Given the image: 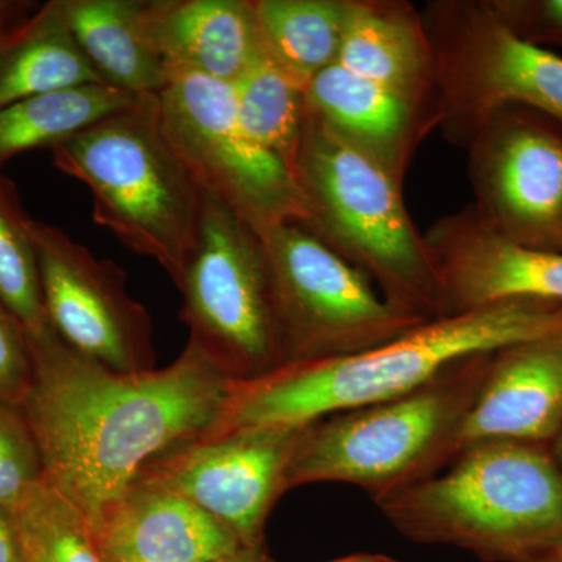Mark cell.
I'll use <instances>...</instances> for the list:
<instances>
[{
    "label": "cell",
    "mask_w": 562,
    "mask_h": 562,
    "mask_svg": "<svg viewBox=\"0 0 562 562\" xmlns=\"http://www.w3.org/2000/svg\"><path fill=\"white\" fill-rule=\"evenodd\" d=\"M29 344L33 380L20 408L38 441L46 483L90 528L151 458L205 435L232 390L190 341L171 364L144 372L88 360L54 328Z\"/></svg>",
    "instance_id": "cell-1"
},
{
    "label": "cell",
    "mask_w": 562,
    "mask_h": 562,
    "mask_svg": "<svg viewBox=\"0 0 562 562\" xmlns=\"http://www.w3.org/2000/svg\"><path fill=\"white\" fill-rule=\"evenodd\" d=\"M561 331L562 305L538 301L492 303L428 319L372 349L290 362L260 379L233 382L220 419L203 436L301 427L331 414L394 401L475 355Z\"/></svg>",
    "instance_id": "cell-2"
},
{
    "label": "cell",
    "mask_w": 562,
    "mask_h": 562,
    "mask_svg": "<svg viewBox=\"0 0 562 562\" xmlns=\"http://www.w3.org/2000/svg\"><path fill=\"white\" fill-rule=\"evenodd\" d=\"M376 505L412 541L458 547L486 562H524L562 541V472L543 443H471L447 471Z\"/></svg>",
    "instance_id": "cell-3"
},
{
    "label": "cell",
    "mask_w": 562,
    "mask_h": 562,
    "mask_svg": "<svg viewBox=\"0 0 562 562\" xmlns=\"http://www.w3.org/2000/svg\"><path fill=\"white\" fill-rule=\"evenodd\" d=\"M292 173L308 209L302 227L364 273L395 308L442 317L438 276L401 180L308 111Z\"/></svg>",
    "instance_id": "cell-4"
},
{
    "label": "cell",
    "mask_w": 562,
    "mask_h": 562,
    "mask_svg": "<svg viewBox=\"0 0 562 562\" xmlns=\"http://www.w3.org/2000/svg\"><path fill=\"white\" fill-rule=\"evenodd\" d=\"M52 162L91 192L92 217L173 283L187 265L203 192L162 128L157 95H144L50 149Z\"/></svg>",
    "instance_id": "cell-5"
},
{
    "label": "cell",
    "mask_w": 562,
    "mask_h": 562,
    "mask_svg": "<svg viewBox=\"0 0 562 562\" xmlns=\"http://www.w3.org/2000/svg\"><path fill=\"white\" fill-rule=\"evenodd\" d=\"M492 353L460 361L394 401L313 422L292 454L288 490L353 484L376 503L442 471L457 457L462 422L479 395Z\"/></svg>",
    "instance_id": "cell-6"
},
{
    "label": "cell",
    "mask_w": 562,
    "mask_h": 562,
    "mask_svg": "<svg viewBox=\"0 0 562 562\" xmlns=\"http://www.w3.org/2000/svg\"><path fill=\"white\" fill-rule=\"evenodd\" d=\"M176 286L190 342L232 382L284 364L260 235L205 192L198 238Z\"/></svg>",
    "instance_id": "cell-7"
},
{
    "label": "cell",
    "mask_w": 562,
    "mask_h": 562,
    "mask_svg": "<svg viewBox=\"0 0 562 562\" xmlns=\"http://www.w3.org/2000/svg\"><path fill=\"white\" fill-rule=\"evenodd\" d=\"M435 63L439 127L464 146L476 125L505 106L562 122V57L514 35L487 2L442 0L422 11Z\"/></svg>",
    "instance_id": "cell-8"
},
{
    "label": "cell",
    "mask_w": 562,
    "mask_h": 562,
    "mask_svg": "<svg viewBox=\"0 0 562 562\" xmlns=\"http://www.w3.org/2000/svg\"><path fill=\"white\" fill-rule=\"evenodd\" d=\"M260 238L284 364L358 353L428 321L395 308L364 273L301 224L277 225Z\"/></svg>",
    "instance_id": "cell-9"
},
{
    "label": "cell",
    "mask_w": 562,
    "mask_h": 562,
    "mask_svg": "<svg viewBox=\"0 0 562 562\" xmlns=\"http://www.w3.org/2000/svg\"><path fill=\"white\" fill-rule=\"evenodd\" d=\"M157 99L166 136L202 192L258 235L308 221L305 198L290 169L243 127L232 83L171 69Z\"/></svg>",
    "instance_id": "cell-10"
},
{
    "label": "cell",
    "mask_w": 562,
    "mask_h": 562,
    "mask_svg": "<svg viewBox=\"0 0 562 562\" xmlns=\"http://www.w3.org/2000/svg\"><path fill=\"white\" fill-rule=\"evenodd\" d=\"M473 214L535 249L562 247V122L527 106L484 117L464 143Z\"/></svg>",
    "instance_id": "cell-11"
},
{
    "label": "cell",
    "mask_w": 562,
    "mask_h": 562,
    "mask_svg": "<svg viewBox=\"0 0 562 562\" xmlns=\"http://www.w3.org/2000/svg\"><path fill=\"white\" fill-rule=\"evenodd\" d=\"M50 327L69 349L111 371L155 369L147 310L116 262L101 260L54 225L29 221Z\"/></svg>",
    "instance_id": "cell-12"
},
{
    "label": "cell",
    "mask_w": 562,
    "mask_h": 562,
    "mask_svg": "<svg viewBox=\"0 0 562 562\" xmlns=\"http://www.w3.org/2000/svg\"><path fill=\"white\" fill-rule=\"evenodd\" d=\"M306 427L201 436L151 458L136 476L194 503L244 547L265 546L266 522L288 491V468Z\"/></svg>",
    "instance_id": "cell-13"
},
{
    "label": "cell",
    "mask_w": 562,
    "mask_h": 562,
    "mask_svg": "<svg viewBox=\"0 0 562 562\" xmlns=\"http://www.w3.org/2000/svg\"><path fill=\"white\" fill-rule=\"evenodd\" d=\"M441 290L442 316L492 303L562 305V254L503 238L471 206L441 217L424 233Z\"/></svg>",
    "instance_id": "cell-14"
},
{
    "label": "cell",
    "mask_w": 562,
    "mask_h": 562,
    "mask_svg": "<svg viewBox=\"0 0 562 562\" xmlns=\"http://www.w3.org/2000/svg\"><path fill=\"white\" fill-rule=\"evenodd\" d=\"M561 427L562 331L491 355L482 387L462 422L457 454L491 439L550 446Z\"/></svg>",
    "instance_id": "cell-15"
},
{
    "label": "cell",
    "mask_w": 562,
    "mask_h": 562,
    "mask_svg": "<svg viewBox=\"0 0 562 562\" xmlns=\"http://www.w3.org/2000/svg\"><path fill=\"white\" fill-rule=\"evenodd\" d=\"M91 531L105 562H213L246 549L194 503L140 476Z\"/></svg>",
    "instance_id": "cell-16"
},
{
    "label": "cell",
    "mask_w": 562,
    "mask_h": 562,
    "mask_svg": "<svg viewBox=\"0 0 562 562\" xmlns=\"http://www.w3.org/2000/svg\"><path fill=\"white\" fill-rule=\"evenodd\" d=\"M305 105L312 116L368 151L402 183L417 147L439 127L436 106L362 79L338 63L308 81Z\"/></svg>",
    "instance_id": "cell-17"
},
{
    "label": "cell",
    "mask_w": 562,
    "mask_h": 562,
    "mask_svg": "<svg viewBox=\"0 0 562 562\" xmlns=\"http://www.w3.org/2000/svg\"><path fill=\"white\" fill-rule=\"evenodd\" d=\"M144 22L169 69L233 83L262 50L251 0H144Z\"/></svg>",
    "instance_id": "cell-18"
},
{
    "label": "cell",
    "mask_w": 562,
    "mask_h": 562,
    "mask_svg": "<svg viewBox=\"0 0 562 562\" xmlns=\"http://www.w3.org/2000/svg\"><path fill=\"white\" fill-rule=\"evenodd\" d=\"M339 66L436 106L435 63L422 11L398 0H350Z\"/></svg>",
    "instance_id": "cell-19"
},
{
    "label": "cell",
    "mask_w": 562,
    "mask_h": 562,
    "mask_svg": "<svg viewBox=\"0 0 562 562\" xmlns=\"http://www.w3.org/2000/svg\"><path fill=\"white\" fill-rule=\"evenodd\" d=\"M61 9L103 83L135 98L165 90L171 69L147 33L144 0H61Z\"/></svg>",
    "instance_id": "cell-20"
},
{
    "label": "cell",
    "mask_w": 562,
    "mask_h": 562,
    "mask_svg": "<svg viewBox=\"0 0 562 562\" xmlns=\"http://www.w3.org/2000/svg\"><path fill=\"white\" fill-rule=\"evenodd\" d=\"M92 83L103 80L70 31L61 0L43 3L0 36V106Z\"/></svg>",
    "instance_id": "cell-21"
},
{
    "label": "cell",
    "mask_w": 562,
    "mask_h": 562,
    "mask_svg": "<svg viewBox=\"0 0 562 562\" xmlns=\"http://www.w3.org/2000/svg\"><path fill=\"white\" fill-rule=\"evenodd\" d=\"M262 50L302 87L335 65L350 0H251Z\"/></svg>",
    "instance_id": "cell-22"
},
{
    "label": "cell",
    "mask_w": 562,
    "mask_h": 562,
    "mask_svg": "<svg viewBox=\"0 0 562 562\" xmlns=\"http://www.w3.org/2000/svg\"><path fill=\"white\" fill-rule=\"evenodd\" d=\"M136 99L110 85L92 83L0 106V168L22 151L50 150Z\"/></svg>",
    "instance_id": "cell-23"
},
{
    "label": "cell",
    "mask_w": 562,
    "mask_h": 562,
    "mask_svg": "<svg viewBox=\"0 0 562 562\" xmlns=\"http://www.w3.org/2000/svg\"><path fill=\"white\" fill-rule=\"evenodd\" d=\"M232 87L243 127L294 172L305 125V87L284 72L265 50Z\"/></svg>",
    "instance_id": "cell-24"
},
{
    "label": "cell",
    "mask_w": 562,
    "mask_h": 562,
    "mask_svg": "<svg viewBox=\"0 0 562 562\" xmlns=\"http://www.w3.org/2000/svg\"><path fill=\"white\" fill-rule=\"evenodd\" d=\"M31 217L22 210L16 188L0 173V302L9 308L29 338L52 330L44 308Z\"/></svg>",
    "instance_id": "cell-25"
},
{
    "label": "cell",
    "mask_w": 562,
    "mask_h": 562,
    "mask_svg": "<svg viewBox=\"0 0 562 562\" xmlns=\"http://www.w3.org/2000/svg\"><path fill=\"white\" fill-rule=\"evenodd\" d=\"M24 562H105L87 519L43 483L16 509Z\"/></svg>",
    "instance_id": "cell-26"
},
{
    "label": "cell",
    "mask_w": 562,
    "mask_h": 562,
    "mask_svg": "<svg viewBox=\"0 0 562 562\" xmlns=\"http://www.w3.org/2000/svg\"><path fill=\"white\" fill-rule=\"evenodd\" d=\"M46 483L38 441L24 413L0 402V505L16 509Z\"/></svg>",
    "instance_id": "cell-27"
},
{
    "label": "cell",
    "mask_w": 562,
    "mask_h": 562,
    "mask_svg": "<svg viewBox=\"0 0 562 562\" xmlns=\"http://www.w3.org/2000/svg\"><path fill=\"white\" fill-rule=\"evenodd\" d=\"M492 13L535 46L562 47V0H490Z\"/></svg>",
    "instance_id": "cell-28"
},
{
    "label": "cell",
    "mask_w": 562,
    "mask_h": 562,
    "mask_svg": "<svg viewBox=\"0 0 562 562\" xmlns=\"http://www.w3.org/2000/svg\"><path fill=\"white\" fill-rule=\"evenodd\" d=\"M32 380L33 360L27 335L0 302V402L20 408Z\"/></svg>",
    "instance_id": "cell-29"
},
{
    "label": "cell",
    "mask_w": 562,
    "mask_h": 562,
    "mask_svg": "<svg viewBox=\"0 0 562 562\" xmlns=\"http://www.w3.org/2000/svg\"><path fill=\"white\" fill-rule=\"evenodd\" d=\"M0 562H24L14 509L0 505Z\"/></svg>",
    "instance_id": "cell-30"
},
{
    "label": "cell",
    "mask_w": 562,
    "mask_h": 562,
    "mask_svg": "<svg viewBox=\"0 0 562 562\" xmlns=\"http://www.w3.org/2000/svg\"><path fill=\"white\" fill-rule=\"evenodd\" d=\"M38 7L40 3L24 2V0H0V29L24 21Z\"/></svg>",
    "instance_id": "cell-31"
},
{
    "label": "cell",
    "mask_w": 562,
    "mask_h": 562,
    "mask_svg": "<svg viewBox=\"0 0 562 562\" xmlns=\"http://www.w3.org/2000/svg\"><path fill=\"white\" fill-rule=\"evenodd\" d=\"M213 562H271L268 553H266L265 546L260 547H246L241 552L233 554V557L225 558V560Z\"/></svg>",
    "instance_id": "cell-32"
},
{
    "label": "cell",
    "mask_w": 562,
    "mask_h": 562,
    "mask_svg": "<svg viewBox=\"0 0 562 562\" xmlns=\"http://www.w3.org/2000/svg\"><path fill=\"white\" fill-rule=\"evenodd\" d=\"M524 562H562V541L532 554Z\"/></svg>",
    "instance_id": "cell-33"
},
{
    "label": "cell",
    "mask_w": 562,
    "mask_h": 562,
    "mask_svg": "<svg viewBox=\"0 0 562 562\" xmlns=\"http://www.w3.org/2000/svg\"><path fill=\"white\" fill-rule=\"evenodd\" d=\"M331 562H401L394 560V558L384 557V554H373V553H358L350 554V557L341 558V560H336Z\"/></svg>",
    "instance_id": "cell-34"
},
{
    "label": "cell",
    "mask_w": 562,
    "mask_h": 562,
    "mask_svg": "<svg viewBox=\"0 0 562 562\" xmlns=\"http://www.w3.org/2000/svg\"><path fill=\"white\" fill-rule=\"evenodd\" d=\"M550 452H552V457L554 462H557L558 468L562 472V427L560 432H558L557 438L553 439L552 443L549 446Z\"/></svg>",
    "instance_id": "cell-35"
},
{
    "label": "cell",
    "mask_w": 562,
    "mask_h": 562,
    "mask_svg": "<svg viewBox=\"0 0 562 562\" xmlns=\"http://www.w3.org/2000/svg\"><path fill=\"white\" fill-rule=\"evenodd\" d=\"M18 24H20V22H18ZM14 25H16V24H14ZM14 25H10V27L0 29V36H2L3 33L9 32L11 27H14Z\"/></svg>",
    "instance_id": "cell-36"
},
{
    "label": "cell",
    "mask_w": 562,
    "mask_h": 562,
    "mask_svg": "<svg viewBox=\"0 0 562 562\" xmlns=\"http://www.w3.org/2000/svg\"><path fill=\"white\" fill-rule=\"evenodd\" d=\"M561 254H562V247H561Z\"/></svg>",
    "instance_id": "cell-37"
}]
</instances>
